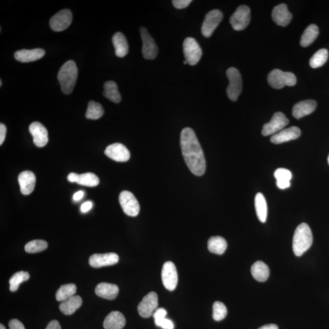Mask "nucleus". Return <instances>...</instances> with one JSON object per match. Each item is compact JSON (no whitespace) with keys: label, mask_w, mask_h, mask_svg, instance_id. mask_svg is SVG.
<instances>
[{"label":"nucleus","mask_w":329,"mask_h":329,"mask_svg":"<svg viewBox=\"0 0 329 329\" xmlns=\"http://www.w3.org/2000/svg\"><path fill=\"white\" fill-rule=\"evenodd\" d=\"M18 181L23 195H28L33 192L36 183V176L33 173L30 171L22 172L19 176Z\"/></svg>","instance_id":"nucleus-20"},{"label":"nucleus","mask_w":329,"mask_h":329,"mask_svg":"<svg viewBox=\"0 0 329 329\" xmlns=\"http://www.w3.org/2000/svg\"><path fill=\"white\" fill-rule=\"evenodd\" d=\"M9 327H10V329H25L22 322L17 319L11 320L9 322Z\"/></svg>","instance_id":"nucleus-43"},{"label":"nucleus","mask_w":329,"mask_h":329,"mask_svg":"<svg viewBox=\"0 0 329 329\" xmlns=\"http://www.w3.org/2000/svg\"><path fill=\"white\" fill-rule=\"evenodd\" d=\"M292 18V14L286 4L279 5L273 9L272 19L278 25L286 27L289 25Z\"/></svg>","instance_id":"nucleus-19"},{"label":"nucleus","mask_w":329,"mask_h":329,"mask_svg":"<svg viewBox=\"0 0 329 329\" xmlns=\"http://www.w3.org/2000/svg\"><path fill=\"white\" fill-rule=\"evenodd\" d=\"M78 176V174H76V173H70L68 176H67V179H68V181L70 182V183H77Z\"/></svg>","instance_id":"nucleus-47"},{"label":"nucleus","mask_w":329,"mask_h":329,"mask_svg":"<svg viewBox=\"0 0 329 329\" xmlns=\"http://www.w3.org/2000/svg\"><path fill=\"white\" fill-rule=\"evenodd\" d=\"M251 21V10L245 5L237 8L230 18L232 27L236 31H242L248 26Z\"/></svg>","instance_id":"nucleus-7"},{"label":"nucleus","mask_w":329,"mask_h":329,"mask_svg":"<svg viewBox=\"0 0 329 329\" xmlns=\"http://www.w3.org/2000/svg\"><path fill=\"white\" fill-rule=\"evenodd\" d=\"M192 2V0H174L172 2L173 6L178 10L186 8Z\"/></svg>","instance_id":"nucleus-41"},{"label":"nucleus","mask_w":329,"mask_h":329,"mask_svg":"<svg viewBox=\"0 0 329 329\" xmlns=\"http://www.w3.org/2000/svg\"><path fill=\"white\" fill-rule=\"evenodd\" d=\"M301 129L296 126H292L283 129L277 134L273 135L271 142L274 144H281L298 139L301 136Z\"/></svg>","instance_id":"nucleus-18"},{"label":"nucleus","mask_w":329,"mask_h":329,"mask_svg":"<svg viewBox=\"0 0 329 329\" xmlns=\"http://www.w3.org/2000/svg\"><path fill=\"white\" fill-rule=\"evenodd\" d=\"M7 128L6 126L3 123L0 124V145L4 143L7 135Z\"/></svg>","instance_id":"nucleus-44"},{"label":"nucleus","mask_w":329,"mask_h":329,"mask_svg":"<svg viewBox=\"0 0 329 329\" xmlns=\"http://www.w3.org/2000/svg\"><path fill=\"white\" fill-rule=\"evenodd\" d=\"M92 202L90 201H87L84 202L82 204L81 207V211L82 213H87V211H89L91 208L92 207Z\"/></svg>","instance_id":"nucleus-45"},{"label":"nucleus","mask_w":329,"mask_h":329,"mask_svg":"<svg viewBox=\"0 0 329 329\" xmlns=\"http://www.w3.org/2000/svg\"><path fill=\"white\" fill-rule=\"evenodd\" d=\"M2 81L0 80V87H2Z\"/></svg>","instance_id":"nucleus-51"},{"label":"nucleus","mask_w":329,"mask_h":329,"mask_svg":"<svg viewBox=\"0 0 329 329\" xmlns=\"http://www.w3.org/2000/svg\"><path fill=\"white\" fill-rule=\"evenodd\" d=\"M184 64H187L188 63H187V62L186 61H184Z\"/></svg>","instance_id":"nucleus-52"},{"label":"nucleus","mask_w":329,"mask_h":329,"mask_svg":"<svg viewBox=\"0 0 329 329\" xmlns=\"http://www.w3.org/2000/svg\"><path fill=\"white\" fill-rule=\"evenodd\" d=\"M29 131L33 137L35 145L39 148L46 145L48 142V131L42 123L34 122L29 127Z\"/></svg>","instance_id":"nucleus-17"},{"label":"nucleus","mask_w":329,"mask_h":329,"mask_svg":"<svg viewBox=\"0 0 329 329\" xmlns=\"http://www.w3.org/2000/svg\"><path fill=\"white\" fill-rule=\"evenodd\" d=\"M76 286L73 284H69L62 286L56 294L57 300L63 302L66 299L75 296L76 292Z\"/></svg>","instance_id":"nucleus-33"},{"label":"nucleus","mask_w":329,"mask_h":329,"mask_svg":"<svg viewBox=\"0 0 329 329\" xmlns=\"http://www.w3.org/2000/svg\"><path fill=\"white\" fill-rule=\"evenodd\" d=\"M328 57L327 49L323 48L316 51L310 60V66L313 69L319 68L324 66Z\"/></svg>","instance_id":"nucleus-35"},{"label":"nucleus","mask_w":329,"mask_h":329,"mask_svg":"<svg viewBox=\"0 0 329 329\" xmlns=\"http://www.w3.org/2000/svg\"><path fill=\"white\" fill-rule=\"evenodd\" d=\"M95 293L102 298L113 300L118 296L119 289L117 285L102 283L95 288Z\"/></svg>","instance_id":"nucleus-24"},{"label":"nucleus","mask_w":329,"mask_h":329,"mask_svg":"<svg viewBox=\"0 0 329 329\" xmlns=\"http://www.w3.org/2000/svg\"><path fill=\"white\" fill-rule=\"evenodd\" d=\"M328 163L329 164V155H328Z\"/></svg>","instance_id":"nucleus-53"},{"label":"nucleus","mask_w":329,"mask_h":329,"mask_svg":"<svg viewBox=\"0 0 329 329\" xmlns=\"http://www.w3.org/2000/svg\"><path fill=\"white\" fill-rule=\"evenodd\" d=\"M119 202L126 215L133 217L139 215L140 210L139 202L133 193L128 191H123L120 194Z\"/></svg>","instance_id":"nucleus-8"},{"label":"nucleus","mask_w":329,"mask_h":329,"mask_svg":"<svg viewBox=\"0 0 329 329\" xmlns=\"http://www.w3.org/2000/svg\"><path fill=\"white\" fill-rule=\"evenodd\" d=\"M113 43L117 57L123 58L127 55L129 51V45L126 38L122 32H117L114 35Z\"/></svg>","instance_id":"nucleus-26"},{"label":"nucleus","mask_w":329,"mask_h":329,"mask_svg":"<svg viewBox=\"0 0 329 329\" xmlns=\"http://www.w3.org/2000/svg\"><path fill=\"white\" fill-rule=\"evenodd\" d=\"M157 307V295L152 292L144 296L142 301L138 305V312L142 318H148L153 315Z\"/></svg>","instance_id":"nucleus-13"},{"label":"nucleus","mask_w":329,"mask_h":329,"mask_svg":"<svg viewBox=\"0 0 329 329\" xmlns=\"http://www.w3.org/2000/svg\"><path fill=\"white\" fill-rule=\"evenodd\" d=\"M82 304V298L79 296H73L61 302L60 309L66 315H71L80 308Z\"/></svg>","instance_id":"nucleus-25"},{"label":"nucleus","mask_w":329,"mask_h":329,"mask_svg":"<svg viewBox=\"0 0 329 329\" xmlns=\"http://www.w3.org/2000/svg\"><path fill=\"white\" fill-rule=\"evenodd\" d=\"M84 196V193L83 191H79V192L75 193L74 195H73V199H74V201H79L83 198Z\"/></svg>","instance_id":"nucleus-48"},{"label":"nucleus","mask_w":329,"mask_h":329,"mask_svg":"<svg viewBox=\"0 0 329 329\" xmlns=\"http://www.w3.org/2000/svg\"><path fill=\"white\" fill-rule=\"evenodd\" d=\"M223 19L221 11L214 10L208 12L205 17L201 28L202 34L205 37H210L218 27Z\"/></svg>","instance_id":"nucleus-10"},{"label":"nucleus","mask_w":329,"mask_h":329,"mask_svg":"<svg viewBox=\"0 0 329 329\" xmlns=\"http://www.w3.org/2000/svg\"><path fill=\"white\" fill-rule=\"evenodd\" d=\"M0 329H7V328H6L5 326L4 325L1 324H0Z\"/></svg>","instance_id":"nucleus-50"},{"label":"nucleus","mask_w":329,"mask_h":329,"mask_svg":"<svg viewBox=\"0 0 329 329\" xmlns=\"http://www.w3.org/2000/svg\"><path fill=\"white\" fill-rule=\"evenodd\" d=\"M255 207L258 220L261 223H265L268 208L265 196L262 193H258L255 197Z\"/></svg>","instance_id":"nucleus-30"},{"label":"nucleus","mask_w":329,"mask_h":329,"mask_svg":"<svg viewBox=\"0 0 329 329\" xmlns=\"http://www.w3.org/2000/svg\"><path fill=\"white\" fill-rule=\"evenodd\" d=\"M208 249L211 253L222 255L227 249L228 243L224 238L220 236L211 237L208 241Z\"/></svg>","instance_id":"nucleus-28"},{"label":"nucleus","mask_w":329,"mask_h":329,"mask_svg":"<svg viewBox=\"0 0 329 329\" xmlns=\"http://www.w3.org/2000/svg\"><path fill=\"white\" fill-rule=\"evenodd\" d=\"M180 143L184 160L191 172L196 176L203 175L206 162L203 151L192 129L186 128L182 131Z\"/></svg>","instance_id":"nucleus-1"},{"label":"nucleus","mask_w":329,"mask_h":329,"mask_svg":"<svg viewBox=\"0 0 329 329\" xmlns=\"http://www.w3.org/2000/svg\"><path fill=\"white\" fill-rule=\"evenodd\" d=\"M48 248V243L42 240H35L28 242L25 247L28 253L34 254L45 251Z\"/></svg>","instance_id":"nucleus-38"},{"label":"nucleus","mask_w":329,"mask_h":329,"mask_svg":"<svg viewBox=\"0 0 329 329\" xmlns=\"http://www.w3.org/2000/svg\"><path fill=\"white\" fill-rule=\"evenodd\" d=\"M155 325L158 327H160L164 329H173L174 328V324L171 320L167 319L166 318L159 320V321L155 322Z\"/></svg>","instance_id":"nucleus-40"},{"label":"nucleus","mask_w":329,"mask_h":329,"mask_svg":"<svg viewBox=\"0 0 329 329\" xmlns=\"http://www.w3.org/2000/svg\"><path fill=\"white\" fill-rule=\"evenodd\" d=\"M78 77V68L74 61L70 60L61 67L58 74V79L61 90L66 95L72 93Z\"/></svg>","instance_id":"nucleus-3"},{"label":"nucleus","mask_w":329,"mask_h":329,"mask_svg":"<svg viewBox=\"0 0 329 329\" xmlns=\"http://www.w3.org/2000/svg\"><path fill=\"white\" fill-rule=\"evenodd\" d=\"M269 86L276 89H281L285 86H294L297 82L296 76L291 72H284L281 70H272L268 76Z\"/></svg>","instance_id":"nucleus-4"},{"label":"nucleus","mask_w":329,"mask_h":329,"mask_svg":"<svg viewBox=\"0 0 329 329\" xmlns=\"http://www.w3.org/2000/svg\"><path fill=\"white\" fill-rule=\"evenodd\" d=\"M258 329H279V327L276 324H269L261 326V327Z\"/></svg>","instance_id":"nucleus-49"},{"label":"nucleus","mask_w":329,"mask_h":329,"mask_svg":"<svg viewBox=\"0 0 329 329\" xmlns=\"http://www.w3.org/2000/svg\"><path fill=\"white\" fill-rule=\"evenodd\" d=\"M119 255L114 252L105 254H95L89 258V265L93 268L116 265L119 262Z\"/></svg>","instance_id":"nucleus-16"},{"label":"nucleus","mask_w":329,"mask_h":329,"mask_svg":"<svg viewBox=\"0 0 329 329\" xmlns=\"http://www.w3.org/2000/svg\"><path fill=\"white\" fill-rule=\"evenodd\" d=\"M183 51L186 61L190 66H195L201 60L202 49L194 38L187 37L184 40Z\"/></svg>","instance_id":"nucleus-6"},{"label":"nucleus","mask_w":329,"mask_h":329,"mask_svg":"<svg viewBox=\"0 0 329 329\" xmlns=\"http://www.w3.org/2000/svg\"><path fill=\"white\" fill-rule=\"evenodd\" d=\"M29 277L30 276H29L28 272L19 271L15 273L10 280L11 292H16L19 289L20 284L23 283V282L28 281Z\"/></svg>","instance_id":"nucleus-37"},{"label":"nucleus","mask_w":329,"mask_h":329,"mask_svg":"<svg viewBox=\"0 0 329 329\" xmlns=\"http://www.w3.org/2000/svg\"><path fill=\"white\" fill-rule=\"evenodd\" d=\"M81 186L94 187L98 186L99 179L96 175L92 173H84L79 175L77 183Z\"/></svg>","instance_id":"nucleus-36"},{"label":"nucleus","mask_w":329,"mask_h":329,"mask_svg":"<svg viewBox=\"0 0 329 329\" xmlns=\"http://www.w3.org/2000/svg\"><path fill=\"white\" fill-rule=\"evenodd\" d=\"M45 54V50L41 48L21 49L15 52L14 57L20 63H28L40 60Z\"/></svg>","instance_id":"nucleus-21"},{"label":"nucleus","mask_w":329,"mask_h":329,"mask_svg":"<svg viewBox=\"0 0 329 329\" xmlns=\"http://www.w3.org/2000/svg\"><path fill=\"white\" fill-rule=\"evenodd\" d=\"M163 285L169 291L175 290L178 283V276L176 266L172 261L164 263L161 270Z\"/></svg>","instance_id":"nucleus-12"},{"label":"nucleus","mask_w":329,"mask_h":329,"mask_svg":"<svg viewBox=\"0 0 329 329\" xmlns=\"http://www.w3.org/2000/svg\"><path fill=\"white\" fill-rule=\"evenodd\" d=\"M167 314V311L164 310V308H157V309L155 310L154 311L153 315H152L154 319V321L156 322L166 318Z\"/></svg>","instance_id":"nucleus-42"},{"label":"nucleus","mask_w":329,"mask_h":329,"mask_svg":"<svg viewBox=\"0 0 329 329\" xmlns=\"http://www.w3.org/2000/svg\"><path fill=\"white\" fill-rule=\"evenodd\" d=\"M313 243L311 229L306 223H301L296 229L293 239V250L296 256L300 257L310 248Z\"/></svg>","instance_id":"nucleus-2"},{"label":"nucleus","mask_w":329,"mask_h":329,"mask_svg":"<svg viewBox=\"0 0 329 329\" xmlns=\"http://www.w3.org/2000/svg\"><path fill=\"white\" fill-rule=\"evenodd\" d=\"M104 88L103 95L108 100L113 101L115 103H119L121 101V95L119 92L118 86L116 82L113 81L105 82Z\"/></svg>","instance_id":"nucleus-31"},{"label":"nucleus","mask_w":329,"mask_h":329,"mask_svg":"<svg viewBox=\"0 0 329 329\" xmlns=\"http://www.w3.org/2000/svg\"><path fill=\"white\" fill-rule=\"evenodd\" d=\"M226 75L229 81L226 90L228 96L231 101H236L242 92V76L239 70L235 67L229 68L226 72Z\"/></svg>","instance_id":"nucleus-5"},{"label":"nucleus","mask_w":329,"mask_h":329,"mask_svg":"<svg viewBox=\"0 0 329 329\" xmlns=\"http://www.w3.org/2000/svg\"><path fill=\"white\" fill-rule=\"evenodd\" d=\"M45 329H61V325L57 320H52L49 322Z\"/></svg>","instance_id":"nucleus-46"},{"label":"nucleus","mask_w":329,"mask_h":329,"mask_svg":"<svg viewBox=\"0 0 329 329\" xmlns=\"http://www.w3.org/2000/svg\"><path fill=\"white\" fill-rule=\"evenodd\" d=\"M125 324L124 315L120 311H114L105 317L103 327L105 329H122L125 327Z\"/></svg>","instance_id":"nucleus-23"},{"label":"nucleus","mask_w":329,"mask_h":329,"mask_svg":"<svg viewBox=\"0 0 329 329\" xmlns=\"http://www.w3.org/2000/svg\"><path fill=\"white\" fill-rule=\"evenodd\" d=\"M228 314L227 308L222 302L216 301L213 305V318L216 321H220L226 318Z\"/></svg>","instance_id":"nucleus-39"},{"label":"nucleus","mask_w":329,"mask_h":329,"mask_svg":"<svg viewBox=\"0 0 329 329\" xmlns=\"http://www.w3.org/2000/svg\"><path fill=\"white\" fill-rule=\"evenodd\" d=\"M316 107L317 102L313 99L302 101L294 105L293 116L295 119H300L313 113Z\"/></svg>","instance_id":"nucleus-22"},{"label":"nucleus","mask_w":329,"mask_h":329,"mask_svg":"<svg viewBox=\"0 0 329 329\" xmlns=\"http://www.w3.org/2000/svg\"><path fill=\"white\" fill-rule=\"evenodd\" d=\"M319 34V29L316 25L311 24L305 29L302 34L300 43L303 47L310 46L316 39Z\"/></svg>","instance_id":"nucleus-32"},{"label":"nucleus","mask_w":329,"mask_h":329,"mask_svg":"<svg viewBox=\"0 0 329 329\" xmlns=\"http://www.w3.org/2000/svg\"><path fill=\"white\" fill-rule=\"evenodd\" d=\"M289 120L283 113L279 112L276 113L272 117L270 122L263 126L261 134L263 136H268L270 135H275L289 125Z\"/></svg>","instance_id":"nucleus-9"},{"label":"nucleus","mask_w":329,"mask_h":329,"mask_svg":"<svg viewBox=\"0 0 329 329\" xmlns=\"http://www.w3.org/2000/svg\"><path fill=\"white\" fill-rule=\"evenodd\" d=\"M140 32L143 43L142 53L144 58L147 60H154L157 57L158 51L156 43L146 28L141 27Z\"/></svg>","instance_id":"nucleus-11"},{"label":"nucleus","mask_w":329,"mask_h":329,"mask_svg":"<svg viewBox=\"0 0 329 329\" xmlns=\"http://www.w3.org/2000/svg\"><path fill=\"white\" fill-rule=\"evenodd\" d=\"M251 274L255 280L265 282L269 278V269L263 261H257L251 267Z\"/></svg>","instance_id":"nucleus-27"},{"label":"nucleus","mask_w":329,"mask_h":329,"mask_svg":"<svg viewBox=\"0 0 329 329\" xmlns=\"http://www.w3.org/2000/svg\"><path fill=\"white\" fill-rule=\"evenodd\" d=\"M274 175L279 189L284 190L290 187L292 173L290 170L286 169H278L276 170Z\"/></svg>","instance_id":"nucleus-29"},{"label":"nucleus","mask_w":329,"mask_h":329,"mask_svg":"<svg viewBox=\"0 0 329 329\" xmlns=\"http://www.w3.org/2000/svg\"><path fill=\"white\" fill-rule=\"evenodd\" d=\"M73 19L72 12L69 10H62L51 17L49 25L56 32L66 30L71 25Z\"/></svg>","instance_id":"nucleus-14"},{"label":"nucleus","mask_w":329,"mask_h":329,"mask_svg":"<svg viewBox=\"0 0 329 329\" xmlns=\"http://www.w3.org/2000/svg\"><path fill=\"white\" fill-rule=\"evenodd\" d=\"M104 111L101 104L91 101L88 104L86 117L87 119L98 120L103 116Z\"/></svg>","instance_id":"nucleus-34"},{"label":"nucleus","mask_w":329,"mask_h":329,"mask_svg":"<svg viewBox=\"0 0 329 329\" xmlns=\"http://www.w3.org/2000/svg\"><path fill=\"white\" fill-rule=\"evenodd\" d=\"M104 153L108 157L115 161L125 162L130 158V152L123 144L116 143L108 146Z\"/></svg>","instance_id":"nucleus-15"}]
</instances>
